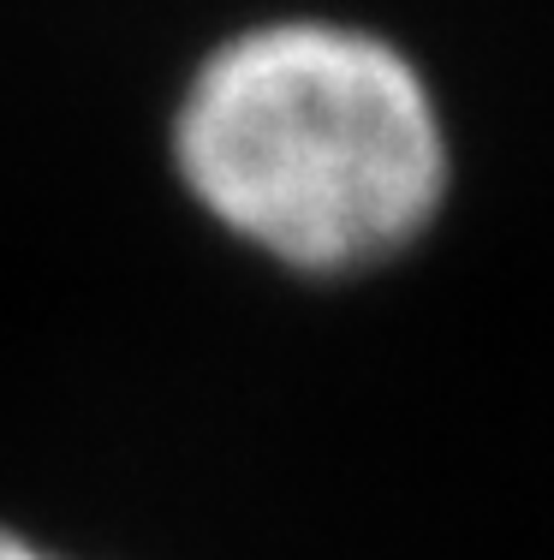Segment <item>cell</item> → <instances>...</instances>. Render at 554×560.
<instances>
[{
    "mask_svg": "<svg viewBox=\"0 0 554 560\" xmlns=\"http://www.w3.org/2000/svg\"><path fill=\"white\" fill-rule=\"evenodd\" d=\"M174 179L233 245L305 280L400 262L453 197V131L429 72L352 19H257L191 66Z\"/></svg>",
    "mask_w": 554,
    "mask_h": 560,
    "instance_id": "1",
    "label": "cell"
},
{
    "mask_svg": "<svg viewBox=\"0 0 554 560\" xmlns=\"http://www.w3.org/2000/svg\"><path fill=\"white\" fill-rule=\"evenodd\" d=\"M0 560H84V555H66V549H55V542L19 530V525H0Z\"/></svg>",
    "mask_w": 554,
    "mask_h": 560,
    "instance_id": "2",
    "label": "cell"
}]
</instances>
